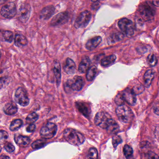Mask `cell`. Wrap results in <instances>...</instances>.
<instances>
[{
    "instance_id": "obj_1",
    "label": "cell",
    "mask_w": 159,
    "mask_h": 159,
    "mask_svg": "<svg viewBox=\"0 0 159 159\" xmlns=\"http://www.w3.org/2000/svg\"><path fill=\"white\" fill-rule=\"evenodd\" d=\"M94 123L96 125L106 129L111 134H115L119 129L118 124L111 118L108 113L104 111H100L97 113L95 117Z\"/></svg>"
},
{
    "instance_id": "obj_27",
    "label": "cell",
    "mask_w": 159,
    "mask_h": 159,
    "mask_svg": "<svg viewBox=\"0 0 159 159\" xmlns=\"http://www.w3.org/2000/svg\"><path fill=\"white\" fill-rule=\"evenodd\" d=\"M23 125V121L20 119L14 120L11 123L10 125V130L12 131H16L21 128Z\"/></svg>"
},
{
    "instance_id": "obj_13",
    "label": "cell",
    "mask_w": 159,
    "mask_h": 159,
    "mask_svg": "<svg viewBox=\"0 0 159 159\" xmlns=\"http://www.w3.org/2000/svg\"><path fill=\"white\" fill-rule=\"evenodd\" d=\"M124 101L131 106H134L136 103V95L132 90L126 88L121 92Z\"/></svg>"
},
{
    "instance_id": "obj_14",
    "label": "cell",
    "mask_w": 159,
    "mask_h": 159,
    "mask_svg": "<svg viewBox=\"0 0 159 159\" xmlns=\"http://www.w3.org/2000/svg\"><path fill=\"white\" fill-rule=\"evenodd\" d=\"M55 8L53 5H49L43 8L40 15L41 19L46 20L50 19L55 13Z\"/></svg>"
},
{
    "instance_id": "obj_32",
    "label": "cell",
    "mask_w": 159,
    "mask_h": 159,
    "mask_svg": "<svg viewBox=\"0 0 159 159\" xmlns=\"http://www.w3.org/2000/svg\"><path fill=\"white\" fill-rule=\"evenodd\" d=\"M98 159V152L97 150L95 148H91L88 152V159Z\"/></svg>"
},
{
    "instance_id": "obj_24",
    "label": "cell",
    "mask_w": 159,
    "mask_h": 159,
    "mask_svg": "<svg viewBox=\"0 0 159 159\" xmlns=\"http://www.w3.org/2000/svg\"><path fill=\"white\" fill-rule=\"evenodd\" d=\"M124 38V35L123 33L120 32L114 33L111 35L108 39V43L109 44H112L122 40Z\"/></svg>"
},
{
    "instance_id": "obj_15",
    "label": "cell",
    "mask_w": 159,
    "mask_h": 159,
    "mask_svg": "<svg viewBox=\"0 0 159 159\" xmlns=\"http://www.w3.org/2000/svg\"><path fill=\"white\" fill-rule=\"evenodd\" d=\"M76 107L79 111L85 117H89L91 114V109L88 104L82 101H78L76 103Z\"/></svg>"
},
{
    "instance_id": "obj_20",
    "label": "cell",
    "mask_w": 159,
    "mask_h": 159,
    "mask_svg": "<svg viewBox=\"0 0 159 159\" xmlns=\"http://www.w3.org/2000/svg\"><path fill=\"white\" fill-rule=\"evenodd\" d=\"M154 77V72L152 70H147L144 76V85L148 88L150 86Z\"/></svg>"
},
{
    "instance_id": "obj_30",
    "label": "cell",
    "mask_w": 159,
    "mask_h": 159,
    "mask_svg": "<svg viewBox=\"0 0 159 159\" xmlns=\"http://www.w3.org/2000/svg\"><path fill=\"white\" fill-rule=\"evenodd\" d=\"M38 119H39V115L35 112H32L28 115L26 120L28 124H31L35 122Z\"/></svg>"
},
{
    "instance_id": "obj_39",
    "label": "cell",
    "mask_w": 159,
    "mask_h": 159,
    "mask_svg": "<svg viewBox=\"0 0 159 159\" xmlns=\"http://www.w3.org/2000/svg\"><path fill=\"white\" fill-rule=\"evenodd\" d=\"M148 159H159V156L156 153L150 152L148 154Z\"/></svg>"
},
{
    "instance_id": "obj_34",
    "label": "cell",
    "mask_w": 159,
    "mask_h": 159,
    "mask_svg": "<svg viewBox=\"0 0 159 159\" xmlns=\"http://www.w3.org/2000/svg\"><path fill=\"white\" fill-rule=\"evenodd\" d=\"M2 35H3V38L6 41L9 43H11L13 41V34L11 31L6 30L3 32Z\"/></svg>"
},
{
    "instance_id": "obj_40",
    "label": "cell",
    "mask_w": 159,
    "mask_h": 159,
    "mask_svg": "<svg viewBox=\"0 0 159 159\" xmlns=\"http://www.w3.org/2000/svg\"><path fill=\"white\" fill-rule=\"evenodd\" d=\"M35 129H36V125L33 124H31L28 126L26 130L29 133H31V132H34Z\"/></svg>"
},
{
    "instance_id": "obj_23",
    "label": "cell",
    "mask_w": 159,
    "mask_h": 159,
    "mask_svg": "<svg viewBox=\"0 0 159 159\" xmlns=\"http://www.w3.org/2000/svg\"><path fill=\"white\" fill-rule=\"evenodd\" d=\"M15 43L18 47L25 46L28 44V40L23 35L16 34L15 38Z\"/></svg>"
},
{
    "instance_id": "obj_36",
    "label": "cell",
    "mask_w": 159,
    "mask_h": 159,
    "mask_svg": "<svg viewBox=\"0 0 159 159\" xmlns=\"http://www.w3.org/2000/svg\"><path fill=\"white\" fill-rule=\"evenodd\" d=\"M114 101H115V103L118 105V106L124 105L125 101L123 98L121 93H119L116 95L115 99H114Z\"/></svg>"
},
{
    "instance_id": "obj_29",
    "label": "cell",
    "mask_w": 159,
    "mask_h": 159,
    "mask_svg": "<svg viewBox=\"0 0 159 159\" xmlns=\"http://www.w3.org/2000/svg\"><path fill=\"white\" fill-rule=\"evenodd\" d=\"M123 152L126 159H129L133 154V150L132 147L128 145H125L123 148Z\"/></svg>"
},
{
    "instance_id": "obj_31",
    "label": "cell",
    "mask_w": 159,
    "mask_h": 159,
    "mask_svg": "<svg viewBox=\"0 0 159 159\" xmlns=\"http://www.w3.org/2000/svg\"><path fill=\"white\" fill-rule=\"evenodd\" d=\"M45 144H46V141L45 140L39 139L33 142L31 146L32 148L34 149H38L44 147Z\"/></svg>"
},
{
    "instance_id": "obj_7",
    "label": "cell",
    "mask_w": 159,
    "mask_h": 159,
    "mask_svg": "<svg viewBox=\"0 0 159 159\" xmlns=\"http://www.w3.org/2000/svg\"><path fill=\"white\" fill-rule=\"evenodd\" d=\"M84 85V81L82 77L75 76L72 80L67 81L65 84V90L71 89L73 91H80Z\"/></svg>"
},
{
    "instance_id": "obj_26",
    "label": "cell",
    "mask_w": 159,
    "mask_h": 159,
    "mask_svg": "<svg viewBox=\"0 0 159 159\" xmlns=\"http://www.w3.org/2000/svg\"><path fill=\"white\" fill-rule=\"evenodd\" d=\"M86 74V79L89 81H92L94 79L97 72V68L95 66H93L90 67L87 70Z\"/></svg>"
},
{
    "instance_id": "obj_41",
    "label": "cell",
    "mask_w": 159,
    "mask_h": 159,
    "mask_svg": "<svg viewBox=\"0 0 159 159\" xmlns=\"http://www.w3.org/2000/svg\"><path fill=\"white\" fill-rule=\"evenodd\" d=\"M153 112L156 115H159V106H158V103H157V105H155L153 107Z\"/></svg>"
},
{
    "instance_id": "obj_37",
    "label": "cell",
    "mask_w": 159,
    "mask_h": 159,
    "mask_svg": "<svg viewBox=\"0 0 159 159\" xmlns=\"http://www.w3.org/2000/svg\"><path fill=\"white\" fill-rule=\"evenodd\" d=\"M112 142L113 147L116 148L119 144L121 143V139L119 136H116L113 137V138H112Z\"/></svg>"
},
{
    "instance_id": "obj_22",
    "label": "cell",
    "mask_w": 159,
    "mask_h": 159,
    "mask_svg": "<svg viewBox=\"0 0 159 159\" xmlns=\"http://www.w3.org/2000/svg\"><path fill=\"white\" fill-rule=\"evenodd\" d=\"M17 106L15 103H7L3 108L4 112L7 115H12L16 114L17 112Z\"/></svg>"
},
{
    "instance_id": "obj_11",
    "label": "cell",
    "mask_w": 159,
    "mask_h": 159,
    "mask_svg": "<svg viewBox=\"0 0 159 159\" xmlns=\"http://www.w3.org/2000/svg\"><path fill=\"white\" fill-rule=\"evenodd\" d=\"M31 13V7L29 4H23L20 7L18 12V17L21 22L26 23L30 17Z\"/></svg>"
},
{
    "instance_id": "obj_45",
    "label": "cell",
    "mask_w": 159,
    "mask_h": 159,
    "mask_svg": "<svg viewBox=\"0 0 159 159\" xmlns=\"http://www.w3.org/2000/svg\"><path fill=\"white\" fill-rule=\"evenodd\" d=\"M2 148L1 147H0V152H1Z\"/></svg>"
},
{
    "instance_id": "obj_38",
    "label": "cell",
    "mask_w": 159,
    "mask_h": 159,
    "mask_svg": "<svg viewBox=\"0 0 159 159\" xmlns=\"http://www.w3.org/2000/svg\"><path fill=\"white\" fill-rule=\"evenodd\" d=\"M4 149L6 150V151L9 152H13L15 150L14 146L10 142L5 144V146H4Z\"/></svg>"
},
{
    "instance_id": "obj_12",
    "label": "cell",
    "mask_w": 159,
    "mask_h": 159,
    "mask_svg": "<svg viewBox=\"0 0 159 159\" xmlns=\"http://www.w3.org/2000/svg\"><path fill=\"white\" fill-rule=\"evenodd\" d=\"M69 18L68 13L66 12L60 13L53 18L51 22V25L56 26L64 25L68 21Z\"/></svg>"
},
{
    "instance_id": "obj_43",
    "label": "cell",
    "mask_w": 159,
    "mask_h": 159,
    "mask_svg": "<svg viewBox=\"0 0 159 159\" xmlns=\"http://www.w3.org/2000/svg\"><path fill=\"white\" fill-rule=\"evenodd\" d=\"M0 159H11V158L7 155H2L0 156Z\"/></svg>"
},
{
    "instance_id": "obj_19",
    "label": "cell",
    "mask_w": 159,
    "mask_h": 159,
    "mask_svg": "<svg viewBox=\"0 0 159 159\" xmlns=\"http://www.w3.org/2000/svg\"><path fill=\"white\" fill-rule=\"evenodd\" d=\"M91 61L88 57H85L81 61L79 66V70L81 73H85L90 67Z\"/></svg>"
},
{
    "instance_id": "obj_44",
    "label": "cell",
    "mask_w": 159,
    "mask_h": 159,
    "mask_svg": "<svg viewBox=\"0 0 159 159\" xmlns=\"http://www.w3.org/2000/svg\"><path fill=\"white\" fill-rule=\"evenodd\" d=\"M1 56H2V53H1V52H0V58H1Z\"/></svg>"
},
{
    "instance_id": "obj_2",
    "label": "cell",
    "mask_w": 159,
    "mask_h": 159,
    "mask_svg": "<svg viewBox=\"0 0 159 159\" xmlns=\"http://www.w3.org/2000/svg\"><path fill=\"white\" fill-rule=\"evenodd\" d=\"M64 137L69 143L75 146L81 145L85 140L82 134L71 128H68L65 130Z\"/></svg>"
},
{
    "instance_id": "obj_10",
    "label": "cell",
    "mask_w": 159,
    "mask_h": 159,
    "mask_svg": "<svg viewBox=\"0 0 159 159\" xmlns=\"http://www.w3.org/2000/svg\"><path fill=\"white\" fill-rule=\"evenodd\" d=\"M16 14V5L14 2H9L2 8L1 14L3 17L11 18L14 17Z\"/></svg>"
},
{
    "instance_id": "obj_42",
    "label": "cell",
    "mask_w": 159,
    "mask_h": 159,
    "mask_svg": "<svg viewBox=\"0 0 159 159\" xmlns=\"http://www.w3.org/2000/svg\"><path fill=\"white\" fill-rule=\"evenodd\" d=\"M5 79V78H4V79L2 78H0V90L2 88L3 85H4V83H5V79Z\"/></svg>"
},
{
    "instance_id": "obj_9",
    "label": "cell",
    "mask_w": 159,
    "mask_h": 159,
    "mask_svg": "<svg viewBox=\"0 0 159 159\" xmlns=\"http://www.w3.org/2000/svg\"><path fill=\"white\" fill-rule=\"evenodd\" d=\"M15 100L22 107H26L29 104L30 99L25 90L22 87H19L16 91Z\"/></svg>"
},
{
    "instance_id": "obj_21",
    "label": "cell",
    "mask_w": 159,
    "mask_h": 159,
    "mask_svg": "<svg viewBox=\"0 0 159 159\" xmlns=\"http://www.w3.org/2000/svg\"><path fill=\"white\" fill-rule=\"evenodd\" d=\"M53 72L56 79L57 85L59 86L61 80V70L60 63L57 61H55L53 68Z\"/></svg>"
},
{
    "instance_id": "obj_5",
    "label": "cell",
    "mask_w": 159,
    "mask_h": 159,
    "mask_svg": "<svg viewBox=\"0 0 159 159\" xmlns=\"http://www.w3.org/2000/svg\"><path fill=\"white\" fill-rule=\"evenodd\" d=\"M118 26L124 35L129 38L134 35V29L133 22L131 20L126 18H122L119 20Z\"/></svg>"
},
{
    "instance_id": "obj_35",
    "label": "cell",
    "mask_w": 159,
    "mask_h": 159,
    "mask_svg": "<svg viewBox=\"0 0 159 159\" xmlns=\"http://www.w3.org/2000/svg\"><path fill=\"white\" fill-rule=\"evenodd\" d=\"M145 90V88L142 84H137L134 86V88L132 89V91L134 92L135 95H139L142 93Z\"/></svg>"
},
{
    "instance_id": "obj_4",
    "label": "cell",
    "mask_w": 159,
    "mask_h": 159,
    "mask_svg": "<svg viewBox=\"0 0 159 159\" xmlns=\"http://www.w3.org/2000/svg\"><path fill=\"white\" fill-rule=\"evenodd\" d=\"M116 113L119 120L124 123H130L134 119L133 111L130 107L125 105L118 106L116 109Z\"/></svg>"
},
{
    "instance_id": "obj_25",
    "label": "cell",
    "mask_w": 159,
    "mask_h": 159,
    "mask_svg": "<svg viewBox=\"0 0 159 159\" xmlns=\"http://www.w3.org/2000/svg\"><path fill=\"white\" fill-rule=\"evenodd\" d=\"M116 59V56L115 55H111L106 57L101 60V65L104 67L109 66L113 64Z\"/></svg>"
},
{
    "instance_id": "obj_18",
    "label": "cell",
    "mask_w": 159,
    "mask_h": 159,
    "mask_svg": "<svg viewBox=\"0 0 159 159\" xmlns=\"http://www.w3.org/2000/svg\"><path fill=\"white\" fill-rule=\"evenodd\" d=\"M16 143L22 147H26L29 145L30 142V139L28 137L21 135H15L14 137Z\"/></svg>"
},
{
    "instance_id": "obj_8",
    "label": "cell",
    "mask_w": 159,
    "mask_h": 159,
    "mask_svg": "<svg viewBox=\"0 0 159 159\" xmlns=\"http://www.w3.org/2000/svg\"><path fill=\"white\" fill-rule=\"evenodd\" d=\"M57 132V126L53 123L49 122L43 125L40 130L41 136L44 139H51L53 137Z\"/></svg>"
},
{
    "instance_id": "obj_28",
    "label": "cell",
    "mask_w": 159,
    "mask_h": 159,
    "mask_svg": "<svg viewBox=\"0 0 159 159\" xmlns=\"http://www.w3.org/2000/svg\"><path fill=\"white\" fill-rule=\"evenodd\" d=\"M148 63L151 66L153 67L157 65L158 60L157 57L154 54H150L147 58Z\"/></svg>"
},
{
    "instance_id": "obj_16",
    "label": "cell",
    "mask_w": 159,
    "mask_h": 159,
    "mask_svg": "<svg viewBox=\"0 0 159 159\" xmlns=\"http://www.w3.org/2000/svg\"><path fill=\"white\" fill-rule=\"evenodd\" d=\"M102 38L99 36L94 37L89 39L85 44L87 50L92 51L96 48L102 42Z\"/></svg>"
},
{
    "instance_id": "obj_33",
    "label": "cell",
    "mask_w": 159,
    "mask_h": 159,
    "mask_svg": "<svg viewBox=\"0 0 159 159\" xmlns=\"http://www.w3.org/2000/svg\"><path fill=\"white\" fill-rule=\"evenodd\" d=\"M9 138V134L4 130H0V145L5 144Z\"/></svg>"
},
{
    "instance_id": "obj_3",
    "label": "cell",
    "mask_w": 159,
    "mask_h": 159,
    "mask_svg": "<svg viewBox=\"0 0 159 159\" xmlns=\"http://www.w3.org/2000/svg\"><path fill=\"white\" fill-rule=\"evenodd\" d=\"M155 8L150 2H146L141 3L139 8V11L143 20L145 21H151L155 15Z\"/></svg>"
},
{
    "instance_id": "obj_6",
    "label": "cell",
    "mask_w": 159,
    "mask_h": 159,
    "mask_svg": "<svg viewBox=\"0 0 159 159\" xmlns=\"http://www.w3.org/2000/svg\"><path fill=\"white\" fill-rule=\"evenodd\" d=\"M92 18V14L88 11H85L80 14L75 23L74 27L76 29L83 28L87 26Z\"/></svg>"
},
{
    "instance_id": "obj_17",
    "label": "cell",
    "mask_w": 159,
    "mask_h": 159,
    "mask_svg": "<svg viewBox=\"0 0 159 159\" xmlns=\"http://www.w3.org/2000/svg\"><path fill=\"white\" fill-rule=\"evenodd\" d=\"M76 69L75 62L70 58H67L66 64L64 67V71L69 75H72L75 73Z\"/></svg>"
}]
</instances>
